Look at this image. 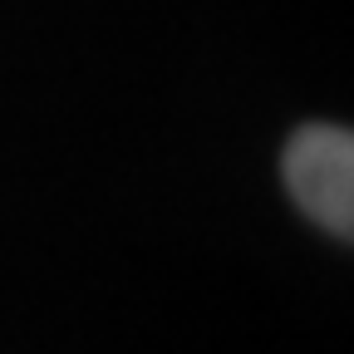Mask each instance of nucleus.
Segmentation results:
<instances>
[{
	"label": "nucleus",
	"mask_w": 354,
	"mask_h": 354,
	"mask_svg": "<svg viewBox=\"0 0 354 354\" xmlns=\"http://www.w3.org/2000/svg\"><path fill=\"white\" fill-rule=\"evenodd\" d=\"M290 197L339 241L354 236V138L335 123H310L286 143Z\"/></svg>",
	"instance_id": "nucleus-1"
}]
</instances>
